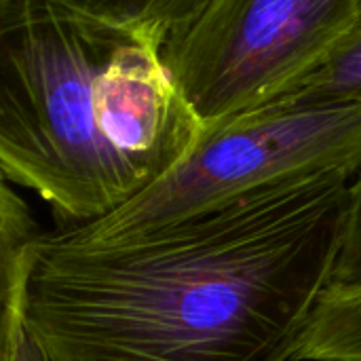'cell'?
<instances>
[{"label": "cell", "mask_w": 361, "mask_h": 361, "mask_svg": "<svg viewBox=\"0 0 361 361\" xmlns=\"http://www.w3.org/2000/svg\"><path fill=\"white\" fill-rule=\"evenodd\" d=\"M351 178L288 180L116 241L44 233L25 319L57 361H296Z\"/></svg>", "instance_id": "cell-1"}, {"label": "cell", "mask_w": 361, "mask_h": 361, "mask_svg": "<svg viewBox=\"0 0 361 361\" xmlns=\"http://www.w3.org/2000/svg\"><path fill=\"white\" fill-rule=\"evenodd\" d=\"M163 47L82 0H0L2 180L78 226L171 171L205 123Z\"/></svg>", "instance_id": "cell-2"}, {"label": "cell", "mask_w": 361, "mask_h": 361, "mask_svg": "<svg viewBox=\"0 0 361 361\" xmlns=\"http://www.w3.org/2000/svg\"><path fill=\"white\" fill-rule=\"evenodd\" d=\"M361 169V106L277 99L205 125L197 146L121 209L55 228L78 243L116 241L324 171Z\"/></svg>", "instance_id": "cell-3"}, {"label": "cell", "mask_w": 361, "mask_h": 361, "mask_svg": "<svg viewBox=\"0 0 361 361\" xmlns=\"http://www.w3.org/2000/svg\"><path fill=\"white\" fill-rule=\"evenodd\" d=\"M361 0H212L163 47L209 125L281 99L353 23Z\"/></svg>", "instance_id": "cell-4"}, {"label": "cell", "mask_w": 361, "mask_h": 361, "mask_svg": "<svg viewBox=\"0 0 361 361\" xmlns=\"http://www.w3.org/2000/svg\"><path fill=\"white\" fill-rule=\"evenodd\" d=\"M47 231L38 226L27 203L2 180L0 188V317L25 315L27 283L36 252Z\"/></svg>", "instance_id": "cell-5"}, {"label": "cell", "mask_w": 361, "mask_h": 361, "mask_svg": "<svg viewBox=\"0 0 361 361\" xmlns=\"http://www.w3.org/2000/svg\"><path fill=\"white\" fill-rule=\"evenodd\" d=\"M296 361H361V286H332Z\"/></svg>", "instance_id": "cell-6"}, {"label": "cell", "mask_w": 361, "mask_h": 361, "mask_svg": "<svg viewBox=\"0 0 361 361\" xmlns=\"http://www.w3.org/2000/svg\"><path fill=\"white\" fill-rule=\"evenodd\" d=\"M281 99L305 104L361 106V6L326 59Z\"/></svg>", "instance_id": "cell-7"}, {"label": "cell", "mask_w": 361, "mask_h": 361, "mask_svg": "<svg viewBox=\"0 0 361 361\" xmlns=\"http://www.w3.org/2000/svg\"><path fill=\"white\" fill-rule=\"evenodd\" d=\"M91 8L150 34L163 44L184 30L212 0H82Z\"/></svg>", "instance_id": "cell-8"}, {"label": "cell", "mask_w": 361, "mask_h": 361, "mask_svg": "<svg viewBox=\"0 0 361 361\" xmlns=\"http://www.w3.org/2000/svg\"><path fill=\"white\" fill-rule=\"evenodd\" d=\"M332 286H361V169L349 182L347 209Z\"/></svg>", "instance_id": "cell-9"}, {"label": "cell", "mask_w": 361, "mask_h": 361, "mask_svg": "<svg viewBox=\"0 0 361 361\" xmlns=\"http://www.w3.org/2000/svg\"><path fill=\"white\" fill-rule=\"evenodd\" d=\"M0 361H57L25 315L0 317Z\"/></svg>", "instance_id": "cell-10"}]
</instances>
